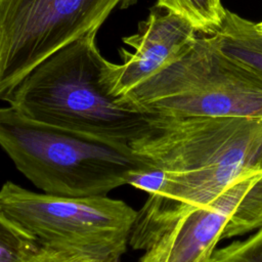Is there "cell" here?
Returning a JSON list of instances; mask_svg holds the SVG:
<instances>
[{
    "instance_id": "1",
    "label": "cell",
    "mask_w": 262,
    "mask_h": 262,
    "mask_svg": "<svg viewBox=\"0 0 262 262\" xmlns=\"http://www.w3.org/2000/svg\"><path fill=\"white\" fill-rule=\"evenodd\" d=\"M131 147L151 166L144 181L148 198L129 238L145 252L183 213L262 171V120L159 114L152 131Z\"/></svg>"
},
{
    "instance_id": "2",
    "label": "cell",
    "mask_w": 262,
    "mask_h": 262,
    "mask_svg": "<svg viewBox=\"0 0 262 262\" xmlns=\"http://www.w3.org/2000/svg\"><path fill=\"white\" fill-rule=\"evenodd\" d=\"M97 31L50 54L4 100L34 121L131 146L152 131L159 114L111 93L105 79L111 62L96 46Z\"/></svg>"
},
{
    "instance_id": "3",
    "label": "cell",
    "mask_w": 262,
    "mask_h": 262,
    "mask_svg": "<svg viewBox=\"0 0 262 262\" xmlns=\"http://www.w3.org/2000/svg\"><path fill=\"white\" fill-rule=\"evenodd\" d=\"M0 146L16 169L46 193L106 194L151 168L130 145L29 119L0 107Z\"/></svg>"
},
{
    "instance_id": "4",
    "label": "cell",
    "mask_w": 262,
    "mask_h": 262,
    "mask_svg": "<svg viewBox=\"0 0 262 262\" xmlns=\"http://www.w3.org/2000/svg\"><path fill=\"white\" fill-rule=\"evenodd\" d=\"M174 117L262 120V76L219 52L206 35L122 97Z\"/></svg>"
},
{
    "instance_id": "5",
    "label": "cell",
    "mask_w": 262,
    "mask_h": 262,
    "mask_svg": "<svg viewBox=\"0 0 262 262\" xmlns=\"http://www.w3.org/2000/svg\"><path fill=\"white\" fill-rule=\"evenodd\" d=\"M0 206L40 246L120 261L137 211L105 194L67 196L28 190L7 181Z\"/></svg>"
},
{
    "instance_id": "6",
    "label": "cell",
    "mask_w": 262,
    "mask_h": 262,
    "mask_svg": "<svg viewBox=\"0 0 262 262\" xmlns=\"http://www.w3.org/2000/svg\"><path fill=\"white\" fill-rule=\"evenodd\" d=\"M137 0H0V100L50 54Z\"/></svg>"
},
{
    "instance_id": "7",
    "label": "cell",
    "mask_w": 262,
    "mask_h": 262,
    "mask_svg": "<svg viewBox=\"0 0 262 262\" xmlns=\"http://www.w3.org/2000/svg\"><path fill=\"white\" fill-rule=\"evenodd\" d=\"M262 227V171L231 182L205 206L183 213L139 262H209L223 239Z\"/></svg>"
},
{
    "instance_id": "8",
    "label": "cell",
    "mask_w": 262,
    "mask_h": 262,
    "mask_svg": "<svg viewBox=\"0 0 262 262\" xmlns=\"http://www.w3.org/2000/svg\"><path fill=\"white\" fill-rule=\"evenodd\" d=\"M198 34L186 18L158 4L154 5L147 18L139 23L137 33L123 39L134 52L121 48L123 64L111 62L106 71L105 79L111 93L123 97L176 59Z\"/></svg>"
},
{
    "instance_id": "9",
    "label": "cell",
    "mask_w": 262,
    "mask_h": 262,
    "mask_svg": "<svg viewBox=\"0 0 262 262\" xmlns=\"http://www.w3.org/2000/svg\"><path fill=\"white\" fill-rule=\"evenodd\" d=\"M208 37L223 55L262 76V32L257 23L226 9L222 24Z\"/></svg>"
},
{
    "instance_id": "10",
    "label": "cell",
    "mask_w": 262,
    "mask_h": 262,
    "mask_svg": "<svg viewBox=\"0 0 262 262\" xmlns=\"http://www.w3.org/2000/svg\"><path fill=\"white\" fill-rule=\"evenodd\" d=\"M157 4L186 18L199 34L206 36L220 27L226 10L221 0H158Z\"/></svg>"
},
{
    "instance_id": "11",
    "label": "cell",
    "mask_w": 262,
    "mask_h": 262,
    "mask_svg": "<svg viewBox=\"0 0 262 262\" xmlns=\"http://www.w3.org/2000/svg\"><path fill=\"white\" fill-rule=\"evenodd\" d=\"M39 247L37 239L0 206V262H29Z\"/></svg>"
},
{
    "instance_id": "12",
    "label": "cell",
    "mask_w": 262,
    "mask_h": 262,
    "mask_svg": "<svg viewBox=\"0 0 262 262\" xmlns=\"http://www.w3.org/2000/svg\"><path fill=\"white\" fill-rule=\"evenodd\" d=\"M209 262H262V227L244 241L215 249Z\"/></svg>"
},
{
    "instance_id": "13",
    "label": "cell",
    "mask_w": 262,
    "mask_h": 262,
    "mask_svg": "<svg viewBox=\"0 0 262 262\" xmlns=\"http://www.w3.org/2000/svg\"><path fill=\"white\" fill-rule=\"evenodd\" d=\"M29 262H121L84 253L40 246Z\"/></svg>"
},
{
    "instance_id": "14",
    "label": "cell",
    "mask_w": 262,
    "mask_h": 262,
    "mask_svg": "<svg viewBox=\"0 0 262 262\" xmlns=\"http://www.w3.org/2000/svg\"><path fill=\"white\" fill-rule=\"evenodd\" d=\"M257 28L262 32V21L261 23H257Z\"/></svg>"
},
{
    "instance_id": "15",
    "label": "cell",
    "mask_w": 262,
    "mask_h": 262,
    "mask_svg": "<svg viewBox=\"0 0 262 262\" xmlns=\"http://www.w3.org/2000/svg\"><path fill=\"white\" fill-rule=\"evenodd\" d=\"M0 45H1V29H0Z\"/></svg>"
}]
</instances>
